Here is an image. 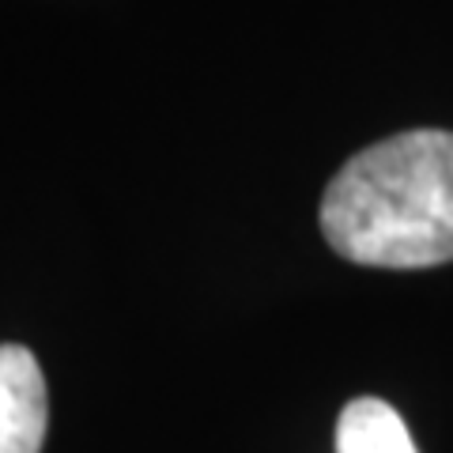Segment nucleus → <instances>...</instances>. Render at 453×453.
I'll return each mask as SVG.
<instances>
[{"mask_svg":"<svg viewBox=\"0 0 453 453\" xmlns=\"http://www.w3.org/2000/svg\"><path fill=\"white\" fill-rule=\"evenodd\" d=\"M321 234L344 261H453V133L412 129L351 155L321 196Z\"/></svg>","mask_w":453,"mask_h":453,"instance_id":"1","label":"nucleus"},{"mask_svg":"<svg viewBox=\"0 0 453 453\" xmlns=\"http://www.w3.org/2000/svg\"><path fill=\"white\" fill-rule=\"evenodd\" d=\"M50 396L38 359L23 344H0V453H42Z\"/></svg>","mask_w":453,"mask_h":453,"instance_id":"2","label":"nucleus"},{"mask_svg":"<svg viewBox=\"0 0 453 453\" xmlns=\"http://www.w3.org/2000/svg\"><path fill=\"white\" fill-rule=\"evenodd\" d=\"M336 453H419L412 431L393 404L356 396L336 419Z\"/></svg>","mask_w":453,"mask_h":453,"instance_id":"3","label":"nucleus"}]
</instances>
